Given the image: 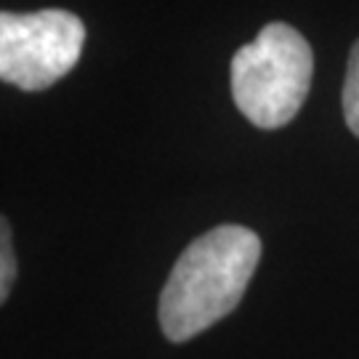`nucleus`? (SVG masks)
Returning <instances> with one entry per match:
<instances>
[{
  "mask_svg": "<svg viewBox=\"0 0 359 359\" xmlns=\"http://www.w3.org/2000/svg\"><path fill=\"white\" fill-rule=\"evenodd\" d=\"M261 261V240L240 224H221L184 248L160 293V327L184 344L231 314Z\"/></svg>",
  "mask_w": 359,
  "mask_h": 359,
  "instance_id": "nucleus-1",
  "label": "nucleus"
},
{
  "mask_svg": "<svg viewBox=\"0 0 359 359\" xmlns=\"http://www.w3.org/2000/svg\"><path fill=\"white\" fill-rule=\"evenodd\" d=\"M311 75L309 40L295 27L271 22L231 56V96L256 128H283L306 102Z\"/></svg>",
  "mask_w": 359,
  "mask_h": 359,
  "instance_id": "nucleus-2",
  "label": "nucleus"
},
{
  "mask_svg": "<svg viewBox=\"0 0 359 359\" xmlns=\"http://www.w3.org/2000/svg\"><path fill=\"white\" fill-rule=\"evenodd\" d=\"M86 25L72 11H0V80L22 90H46L80 62Z\"/></svg>",
  "mask_w": 359,
  "mask_h": 359,
  "instance_id": "nucleus-3",
  "label": "nucleus"
},
{
  "mask_svg": "<svg viewBox=\"0 0 359 359\" xmlns=\"http://www.w3.org/2000/svg\"><path fill=\"white\" fill-rule=\"evenodd\" d=\"M344 117H346L348 130L359 139V40L354 43V48L348 53L346 65V80H344Z\"/></svg>",
  "mask_w": 359,
  "mask_h": 359,
  "instance_id": "nucleus-4",
  "label": "nucleus"
},
{
  "mask_svg": "<svg viewBox=\"0 0 359 359\" xmlns=\"http://www.w3.org/2000/svg\"><path fill=\"white\" fill-rule=\"evenodd\" d=\"M13 280H16V253H13L11 224L0 216V306L11 293Z\"/></svg>",
  "mask_w": 359,
  "mask_h": 359,
  "instance_id": "nucleus-5",
  "label": "nucleus"
}]
</instances>
